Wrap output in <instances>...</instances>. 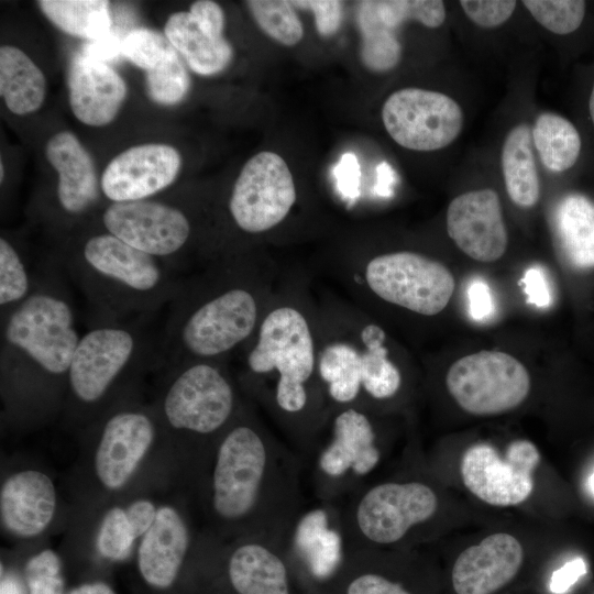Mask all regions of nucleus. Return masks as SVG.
Returning a JSON list of instances; mask_svg holds the SVG:
<instances>
[{
	"label": "nucleus",
	"instance_id": "obj_45",
	"mask_svg": "<svg viewBox=\"0 0 594 594\" xmlns=\"http://www.w3.org/2000/svg\"><path fill=\"white\" fill-rule=\"evenodd\" d=\"M528 304L540 308L551 305V289L548 277L542 267L535 265L529 267L521 279Z\"/></svg>",
	"mask_w": 594,
	"mask_h": 594
},
{
	"label": "nucleus",
	"instance_id": "obj_9",
	"mask_svg": "<svg viewBox=\"0 0 594 594\" xmlns=\"http://www.w3.org/2000/svg\"><path fill=\"white\" fill-rule=\"evenodd\" d=\"M438 507L436 492L420 481L365 485L340 510L345 549L397 544L431 520Z\"/></svg>",
	"mask_w": 594,
	"mask_h": 594
},
{
	"label": "nucleus",
	"instance_id": "obj_40",
	"mask_svg": "<svg viewBox=\"0 0 594 594\" xmlns=\"http://www.w3.org/2000/svg\"><path fill=\"white\" fill-rule=\"evenodd\" d=\"M381 20L395 30L406 21L415 20L436 29L446 20V7L440 0H384L374 1Z\"/></svg>",
	"mask_w": 594,
	"mask_h": 594
},
{
	"label": "nucleus",
	"instance_id": "obj_1",
	"mask_svg": "<svg viewBox=\"0 0 594 594\" xmlns=\"http://www.w3.org/2000/svg\"><path fill=\"white\" fill-rule=\"evenodd\" d=\"M301 461L246 408L222 433L196 491L222 542L260 537L286 541L304 510Z\"/></svg>",
	"mask_w": 594,
	"mask_h": 594
},
{
	"label": "nucleus",
	"instance_id": "obj_37",
	"mask_svg": "<svg viewBox=\"0 0 594 594\" xmlns=\"http://www.w3.org/2000/svg\"><path fill=\"white\" fill-rule=\"evenodd\" d=\"M22 256L6 238L0 239V307L1 315L29 297L34 287Z\"/></svg>",
	"mask_w": 594,
	"mask_h": 594
},
{
	"label": "nucleus",
	"instance_id": "obj_21",
	"mask_svg": "<svg viewBox=\"0 0 594 594\" xmlns=\"http://www.w3.org/2000/svg\"><path fill=\"white\" fill-rule=\"evenodd\" d=\"M224 24V12L217 2L198 0L189 11L169 15L164 35L194 73L212 76L233 57L232 46L223 36Z\"/></svg>",
	"mask_w": 594,
	"mask_h": 594
},
{
	"label": "nucleus",
	"instance_id": "obj_43",
	"mask_svg": "<svg viewBox=\"0 0 594 594\" xmlns=\"http://www.w3.org/2000/svg\"><path fill=\"white\" fill-rule=\"evenodd\" d=\"M466 16L481 28H496L505 23L516 9L514 0H462Z\"/></svg>",
	"mask_w": 594,
	"mask_h": 594
},
{
	"label": "nucleus",
	"instance_id": "obj_12",
	"mask_svg": "<svg viewBox=\"0 0 594 594\" xmlns=\"http://www.w3.org/2000/svg\"><path fill=\"white\" fill-rule=\"evenodd\" d=\"M446 385L463 410L491 416L518 407L529 394L530 376L513 355L483 350L455 361L447 373Z\"/></svg>",
	"mask_w": 594,
	"mask_h": 594
},
{
	"label": "nucleus",
	"instance_id": "obj_34",
	"mask_svg": "<svg viewBox=\"0 0 594 594\" xmlns=\"http://www.w3.org/2000/svg\"><path fill=\"white\" fill-rule=\"evenodd\" d=\"M356 21L362 36L361 61L376 73L393 69L400 61L402 44L380 18L374 1L358 2Z\"/></svg>",
	"mask_w": 594,
	"mask_h": 594
},
{
	"label": "nucleus",
	"instance_id": "obj_48",
	"mask_svg": "<svg viewBox=\"0 0 594 594\" xmlns=\"http://www.w3.org/2000/svg\"><path fill=\"white\" fill-rule=\"evenodd\" d=\"M586 573V564L582 558L568 561L553 572L550 580V590L556 594L566 592L581 576Z\"/></svg>",
	"mask_w": 594,
	"mask_h": 594
},
{
	"label": "nucleus",
	"instance_id": "obj_32",
	"mask_svg": "<svg viewBox=\"0 0 594 594\" xmlns=\"http://www.w3.org/2000/svg\"><path fill=\"white\" fill-rule=\"evenodd\" d=\"M532 142L547 169L562 173L571 169L582 151V139L575 125L553 112H543L531 130Z\"/></svg>",
	"mask_w": 594,
	"mask_h": 594
},
{
	"label": "nucleus",
	"instance_id": "obj_49",
	"mask_svg": "<svg viewBox=\"0 0 594 594\" xmlns=\"http://www.w3.org/2000/svg\"><path fill=\"white\" fill-rule=\"evenodd\" d=\"M338 186L346 196H354L359 186L360 166L353 153H345L334 169Z\"/></svg>",
	"mask_w": 594,
	"mask_h": 594
},
{
	"label": "nucleus",
	"instance_id": "obj_4",
	"mask_svg": "<svg viewBox=\"0 0 594 594\" xmlns=\"http://www.w3.org/2000/svg\"><path fill=\"white\" fill-rule=\"evenodd\" d=\"M166 327L167 367L187 361H221L249 341L263 317L254 286L237 268L208 282L182 285Z\"/></svg>",
	"mask_w": 594,
	"mask_h": 594
},
{
	"label": "nucleus",
	"instance_id": "obj_20",
	"mask_svg": "<svg viewBox=\"0 0 594 594\" xmlns=\"http://www.w3.org/2000/svg\"><path fill=\"white\" fill-rule=\"evenodd\" d=\"M180 167L182 156L172 145H135L109 162L101 175V191L111 202L147 199L170 186Z\"/></svg>",
	"mask_w": 594,
	"mask_h": 594
},
{
	"label": "nucleus",
	"instance_id": "obj_39",
	"mask_svg": "<svg viewBox=\"0 0 594 594\" xmlns=\"http://www.w3.org/2000/svg\"><path fill=\"white\" fill-rule=\"evenodd\" d=\"M522 4L540 25L558 35L575 32L587 9L581 0H525Z\"/></svg>",
	"mask_w": 594,
	"mask_h": 594
},
{
	"label": "nucleus",
	"instance_id": "obj_14",
	"mask_svg": "<svg viewBox=\"0 0 594 594\" xmlns=\"http://www.w3.org/2000/svg\"><path fill=\"white\" fill-rule=\"evenodd\" d=\"M221 543L211 532L195 536L188 518L176 505H160L153 525L138 542L139 575L150 588L167 591L188 562L209 561Z\"/></svg>",
	"mask_w": 594,
	"mask_h": 594
},
{
	"label": "nucleus",
	"instance_id": "obj_3",
	"mask_svg": "<svg viewBox=\"0 0 594 594\" xmlns=\"http://www.w3.org/2000/svg\"><path fill=\"white\" fill-rule=\"evenodd\" d=\"M255 334L246 354L250 388L307 454L330 413L312 327L298 307L285 304L263 315Z\"/></svg>",
	"mask_w": 594,
	"mask_h": 594
},
{
	"label": "nucleus",
	"instance_id": "obj_2",
	"mask_svg": "<svg viewBox=\"0 0 594 594\" xmlns=\"http://www.w3.org/2000/svg\"><path fill=\"white\" fill-rule=\"evenodd\" d=\"M79 339L70 297L56 268H45L29 297L1 315V392L12 416L38 418L66 398Z\"/></svg>",
	"mask_w": 594,
	"mask_h": 594
},
{
	"label": "nucleus",
	"instance_id": "obj_16",
	"mask_svg": "<svg viewBox=\"0 0 594 594\" xmlns=\"http://www.w3.org/2000/svg\"><path fill=\"white\" fill-rule=\"evenodd\" d=\"M296 202V187L287 163L274 152L263 151L242 167L229 200L237 227L262 233L279 224Z\"/></svg>",
	"mask_w": 594,
	"mask_h": 594
},
{
	"label": "nucleus",
	"instance_id": "obj_54",
	"mask_svg": "<svg viewBox=\"0 0 594 594\" xmlns=\"http://www.w3.org/2000/svg\"><path fill=\"white\" fill-rule=\"evenodd\" d=\"M588 486H590L591 492L594 494V472L592 473L588 480Z\"/></svg>",
	"mask_w": 594,
	"mask_h": 594
},
{
	"label": "nucleus",
	"instance_id": "obj_7",
	"mask_svg": "<svg viewBox=\"0 0 594 594\" xmlns=\"http://www.w3.org/2000/svg\"><path fill=\"white\" fill-rule=\"evenodd\" d=\"M145 358L140 329L123 320H99L80 337L72 360L65 402L90 424L117 404L114 398Z\"/></svg>",
	"mask_w": 594,
	"mask_h": 594
},
{
	"label": "nucleus",
	"instance_id": "obj_27",
	"mask_svg": "<svg viewBox=\"0 0 594 594\" xmlns=\"http://www.w3.org/2000/svg\"><path fill=\"white\" fill-rule=\"evenodd\" d=\"M552 228L559 252L575 271L594 268V201L569 194L556 206Z\"/></svg>",
	"mask_w": 594,
	"mask_h": 594
},
{
	"label": "nucleus",
	"instance_id": "obj_17",
	"mask_svg": "<svg viewBox=\"0 0 594 594\" xmlns=\"http://www.w3.org/2000/svg\"><path fill=\"white\" fill-rule=\"evenodd\" d=\"M540 461L529 440H515L504 455L488 443L471 446L463 454L460 472L466 488L493 506H514L534 491V471Z\"/></svg>",
	"mask_w": 594,
	"mask_h": 594
},
{
	"label": "nucleus",
	"instance_id": "obj_24",
	"mask_svg": "<svg viewBox=\"0 0 594 594\" xmlns=\"http://www.w3.org/2000/svg\"><path fill=\"white\" fill-rule=\"evenodd\" d=\"M67 85L74 116L90 127L110 123L128 95L124 79L108 63L84 52L72 58Z\"/></svg>",
	"mask_w": 594,
	"mask_h": 594
},
{
	"label": "nucleus",
	"instance_id": "obj_26",
	"mask_svg": "<svg viewBox=\"0 0 594 594\" xmlns=\"http://www.w3.org/2000/svg\"><path fill=\"white\" fill-rule=\"evenodd\" d=\"M45 156L58 175L57 200L70 216L90 209L98 200L100 184L94 160L77 136L62 131L50 139Z\"/></svg>",
	"mask_w": 594,
	"mask_h": 594
},
{
	"label": "nucleus",
	"instance_id": "obj_30",
	"mask_svg": "<svg viewBox=\"0 0 594 594\" xmlns=\"http://www.w3.org/2000/svg\"><path fill=\"white\" fill-rule=\"evenodd\" d=\"M532 147L531 129L522 123L507 133L502 148V170L506 191L512 201L521 208L535 206L540 195Z\"/></svg>",
	"mask_w": 594,
	"mask_h": 594
},
{
	"label": "nucleus",
	"instance_id": "obj_52",
	"mask_svg": "<svg viewBox=\"0 0 594 594\" xmlns=\"http://www.w3.org/2000/svg\"><path fill=\"white\" fill-rule=\"evenodd\" d=\"M1 594H22L20 587L15 584L12 578L1 576Z\"/></svg>",
	"mask_w": 594,
	"mask_h": 594
},
{
	"label": "nucleus",
	"instance_id": "obj_41",
	"mask_svg": "<svg viewBox=\"0 0 594 594\" xmlns=\"http://www.w3.org/2000/svg\"><path fill=\"white\" fill-rule=\"evenodd\" d=\"M173 51L164 34L147 28L133 29L121 40V55L145 72L156 67Z\"/></svg>",
	"mask_w": 594,
	"mask_h": 594
},
{
	"label": "nucleus",
	"instance_id": "obj_22",
	"mask_svg": "<svg viewBox=\"0 0 594 594\" xmlns=\"http://www.w3.org/2000/svg\"><path fill=\"white\" fill-rule=\"evenodd\" d=\"M447 232L455 245L479 262H495L506 252L508 235L502 205L493 189L457 196L446 217Z\"/></svg>",
	"mask_w": 594,
	"mask_h": 594
},
{
	"label": "nucleus",
	"instance_id": "obj_44",
	"mask_svg": "<svg viewBox=\"0 0 594 594\" xmlns=\"http://www.w3.org/2000/svg\"><path fill=\"white\" fill-rule=\"evenodd\" d=\"M295 8L311 11L318 33L328 37L338 32L343 16V1L338 0H297L290 1Z\"/></svg>",
	"mask_w": 594,
	"mask_h": 594
},
{
	"label": "nucleus",
	"instance_id": "obj_28",
	"mask_svg": "<svg viewBox=\"0 0 594 594\" xmlns=\"http://www.w3.org/2000/svg\"><path fill=\"white\" fill-rule=\"evenodd\" d=\"M362 343L361 396L359 407L366 410L370 402L392 399L399 392L403 377L398 366L389 359L385 345L386 333L375 323L359 328Z\"/></svg>",
	"mask_w": 594,
	"mask_h": 594
},
{
	"label": "nucleus",
	"instance_id": "obj_23",
	"mask_svg": "<svg viewBox=\"0 0 594 594\" xmlns=\"http://www.w3.org/2000/svg\"><path fill=\"white\" fill-rule=\"evenodd\" d=\"M57 510V491L50 475L34 468L11 472L1 482L0 521L16 539H33L51 526Z\"/></svg>",
	"mask_w": 594,
	"mask_h": 594
},
{
	"label": "nucleus",
	"instance_id": "obj_5",
	"mask_svg": "<svg viewBox=\"0 0 594 594\" xmlns=\"http://www.w3.org/2000/svg\"><path fill=\"white\" fill-rule=\"evenodd\" d=\"M154 404L164 430L183 461L194 487L202 479L222 433L243 404L219 361H187L168 366Z\"/></svg>",
	"mask_w": 594,
	"mask_h": 594
},
{
	"label": "nucleus",
	"instance_id": "obj_18",
	"mask_svg": "<svg viewBox=\"0 0 594 594\" xmlns=\"http://www.w3.org/2000/svg\"><path fill=\"white\" fill-rule=\"evenodd\" d=\"M101 223L106 232L161 261L179 253L191 235L190 221L182 209L150 199L110 202Z\"/></svg>",
	"mask_w": 594,
	"mask_h": 594
},
{
	"label": "nucleus",
	"instance_id": "obj_10",
	"mask_svg": "<svg viewBox=\"0 0 594 594\" xmlns=\"http://www.w3.org/2000/svg\"><path fill=\"white\" fill-rule=\"evenodd\" d=\"M91 425L95 428L92 476L108 493L125 490L158 441L166 439L154 407L125 398Z\"/></svg>",
	"mask_w": 594,
	"mask_h": 594
},
{
	"label": "nucleus",
	"instance_id": "obj_38",
	"mask_svg": "<svg viewBox=\"0 0 594 594\" xmlns=\"http://www.w3.org/2000/svg\"><path fill=\"white\" fill-rule=\"evenodd\" d=\"M145 82L150 98L163 106L179 103L190 88L189 75L176 50L156 67L146 72Z\"/></svg>",
	"mask_w": 594,
	"mask_h": 594
},
{
	"label": "nucleus",
	"instance_id": "obj_50",
	"mask_svg": "<svg viewBox=\"0 0 594 594\" xmlns=\"http://www.w3.org/2000/svg\"><path fill=\"white\" fill-rule=\"evenodd\" d=\"M121 40L122 37L110 32L105 37L88 42L84 46L82 52L94 58L108 63L122 56Z\"/></svg>",
	"mask_w": 594,
	"mask_h": 594
},
{
	"label": "nucleus",
	"instance_id": "obj_36",
	"mask_svg": "<svg viewBox=\"0 0 594 594\" xmlns=\"http://www.w3.org/2000/svg\"><path fill=\"white\" fill-rule=\"evenodd\" d=\"M138 540L124 506L116 505L103 513L95 537V548L101 559L116 563L125 561Z\"/></svg>",
	"mask_w": 594,
	"mask_h": 594
},
{
	"label": "nucleus",
	"instance_id": "obj_25",
	"mask_svg": "<svg viewBox=\"0 0 594 594\" xmlns=\"http://www.w3.org/2000/svg\"><path fill=\"white\" fill-rule=\"evenodd\" d=\"M524 561V549L512 535L498 532L462 551L452 569L457 594H493L508 584Z\"/></svg>",
	"mask_w": 594,
	"mask_h": 594
},
{
	"label": "nucleus",
	"instance_id": "obj_6",
	"mask_svg": "<svg viewBox=\"0 0 594 594\" xmlns=\"http://www.w3.org/2000/svg\"><path fill=\"white\" fill-rule=\"evenodd\" d=\"M65 270L105 321L154 312L183 285L163 261L106 231L84 241Z\"/></svg>",
	"mask_w": 594,
	"mask_h": 594
},
{
	"label": "nucleus",
	"instance_id": "obj_8",
	"mask_svg": "<svg viewBox=\"0 0 594 594\" xmlns=\"http://www.w3.org/2000/svg\"><path fill=\"white\" fill-rule=\"evenodd\" d=\"M306 455L311 458V481L322 503L364 487L383 457L369 411L356 407L331 409Z\"/></svg>",
	"mask_w": 594,
	"mask_h": 594
},
{
	"label": "nucleus",
	"instance_id": "obj_46",
	"mask_svg": "<svg viewBox=\"0 0 594 594\" xmlns=\"http://www.w3.org/2000/svg\"><path fill=\"white\" fill-rule=\"evenodd\" d=\"M469 311L476 321H484L494 314V300L488 284L481 278H474L466 289Z\"/></svg>",
	"mask_w": 594,
	"mask_h": 594
},
{
	"label": "nucleus",
	"instance_id": "obj_13",
	"mask_svg": "<svg viewBox=\"0 0 594 594\" xmlns=\"http://www.w3.org/2000/svg\"><path fill=\"white\" fill-rule=\"evenodd\" d=\"M211 594H296L285 542L245 537L223 542L208 578Z\"/></svg>",
	"mask_w": 594,
	"mask_h": 594
},
{
	"label": "nucleus",
	"instance_id": "obj_31",
	"mask_svg": "<svg viewBox=\"0 0 594 594\" xmlns=\"http://www.w3.org/2000/svg\"><path fill=\"white\" fill-rule=\"evenodd\" d=\"M43 14L63 32L89 42L108 35L112 28L106 0H41Z\"/></svg>",
	"mask_w": 594,
	"mask_h": 594
},
{
	"label": "nucleus",
	"instance_id": "obj_33",
	"mask_svg": "<svg viewBox=\"0 0 594 594\" xmlns=\"http://www.w3.org/2000/svg\"><path fill=\"white\" fill-rule=\"evenodd\" d=\"M319 586L333 594H413L375 568L365 549H345L339 571Z\"/></svg>",
	"mask_w": 594,
	"mask_h": 594
},
{
	"label": "nucleus",
	"instance_id": "obj_51",
	"mask_svg": "<svg viewBox=\"0 0 594 594\" xmlns=\"http://www.w3.org/2000/svg\"><path fill=\"white\" fill-rule=\"evenodd\" d=\"M65 594H117L113 587L103 581L84 582L66 591Z\"/></svg>",
	"mask_w": 594,
	"mask_h": 594
},
{
	"label": "nucleus",
	"instance_id": "obj_47",
	"mask_svg": "<svg viewBox=\"0 0 594 594\" xmlns=\"http://www.w3.org/2000/svg\"><path fill=\"white\" fill-rule=\"evenodd\" d=\"M124 507L140 540L153 525L158 506L151 498L138 497L129 502Z\"/></svg>",
	"mask_w": 594,
	"mask_h": 594
},
{
	"label": "nucleus",
	"instance_id": "obj_42",
	"mask_svg": "<svg viewBox=\"0 0 594 594\" xmlns=\"http://www.w3.org/2000/svg\"><path fill=\"white\" fill-rule=\"evenodd\" d=\"M26 594H65V578L59 556L52 549L32 554L23 568Z\"/></svg>",
	"mask_w": 594,
	"mask_h": 594
},
{
	"label": "nucleus",
	"instance_id": "obj_11",
	"mask_svg": "<svg viewBox=\"0 0 594 594\" xmlns=\"http://www.w3.org/2000/svg\"><path fill=\"white\" fill-rule=\"evenodd\" d=\"M363 279L380 299L422 316L440 314L455 287L448 267L410 251L374 256L364 267Z\"/></svg>",
	"mask_w": 594,
	"mask_h": 594
},
{
	"label": "nucleus",
	"instance_id": "obj_29",
	"mask_svg": "<svg viewBox=\"0 0 594 594\" xmlns=\"http://www.w3.org/2000/svg\"><path fill=\"white\" fill-rule=\"evenodd\" d=\"M0 95L8 109L18 116L40 109L46 95L42 70L20 48H0Z\"/></svg>",
	"mask_w": 594,
	"mask_h": 594
},
{
	"label": "nucleus",
	"instance_id": "obj_19",
	"mask_svg": "<svg viewBox=\"0 0 594 594\" xmlns=\"http://www.w3.org/2000/svg\"><path fill=\"white\" fill-rule=\"evenodd\" d=\"M285 548L297 580L306 583L307 590L328 583L339 571L345 552L340 508L322 503L302 510Z\"/></svg>",
	"mask_w": 594,
	"mask_h": 594
},
{
	"label": "nucleus",
	"instance_id": "obj_35",
	"mask_svg": "<svg viewBox=\"0 0 594 594\" xmlns=\"http://www.w3.org/2000/svg\"><path fill=\"white\" fill-rule=\"evenodd\" d=\"M260 29L285 46L298 44L304 36L302 23L290 1L249 0L244 2Z\"/></svg>",
	"mask_w": 594,
	"mask_h": 594
},
{
	"label": "nucleus",
	"instance_id": "obj_53",
	"mask_svg": "<svg viewBox=\"0 0 594 594\" xmlns=\"http://www.w3.org/2000/svg\"><path fill=\"white\" fill-rule=\"evenodd\" d=\"M587 110H588L591 123L594 128V80H593L590 95H588Z\"/></svg>",
	"mask_w": 594,
	"mask_h": 594
},
{
	"label": "nucleus",
	"instance_id": "obj_15",
	"mask_svg": "<svg viewBox=\"0 0 594 594\" xmlns=\"http://www.w3.org/2000/svg\"><path fill=\"white\" fill-rule=\"evenodd\" d=\"M382 120L398 145L431 152L447 147L459 136L464 117L460 105L446 94L404 88L385 100Z\"/></svg>",
	"mask_w": 594,
	"mask_h": 594
},
{
	"label": "nucleus",
	"instance_id": "obj_55",
	"mask_svg": "<svg viewBox=\"0 0 594 594\" xmlns=\"http://www.w3.org/2000/svg\"><path fill=\"white\" fill-rule=\"evenodd\" d=\"M3 174H4L3 163L1 162V164H0V180L1 182H3Z\"/></svg>",
	"mask_w": 594,
	"mask_h": 594
}]
</instances>
